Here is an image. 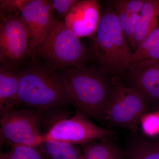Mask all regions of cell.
<instances>
[{"label":"cell","instance_id":"1","mask_svg":"<svg viewBox=\"0 0 159 159\" xmlns=\"http://www.w3.org/2000/svg\"><path fill=\"white\" fill-rule=\"evenodd\" d=\"M19 73L17 104L41 114L72 104L61 74L54 70L34 66Z\"/></svg>","mask_w":159,"mask_h":159},{"label":"cell","instance_id":"13","mask_svg":"<svg viewBox=\"0 0 159 159\" xmlns=\"http://www.w3.org/2000/svg\"><path fill=\"white\" fill-rule=\"evenodd\" d=\"M15 69L2 66L0 68L1 116L17 104L19 73Z\"/></svg>","mask_w":159,"mask_h":159},{"label":"cell","instance_id":"27","mask_svg":"<svg viewBox=\"0 0 159 159\" xmlns=\"http://www.w3.org/2000/svg\"></svg>","mask_w":159,"mask_h":159},{"label":"cell","instance_id":"12","mask_svg":"<svg viewBox=\"0 0 159 159\" xmlns=\"http://www.w3.org/2000/svg\"><path fill=\"white\" fill-rule=\"evenodd\" d=\"M159 0H145L133 35L131 46L134 48L159 27Z\"/></svg>","mask_w":159,"mask_h":159},{"label":"cell","instance_id":"5","mask_svg":"<svg viewBox=\"0 0 159 159\" xmlns=\"http://www.w3.org/2000/svg\"><path fill=\"white\" fill-rule=\"evenodd\" d=\"M148 102L134 89L125 85L119 78L110 80V91L105 123L136 132Z\"/></svg>","mask_w":159,"mask_h":159},{"label":"cell","instance_id":"7","mask_svg":"<svg viewBox=\"0 0 159 159\" xmlns=\"http://www.w3.org/2000/svg\"><path fill=\"white\" fill-rule=\"evenodd\" d=\"M116 132L99 127L90 121L84 114L77 111L74 116L58 120L44 134L43 142L56 141L73 145L114 139Z\"/></svg>","mask_w":159,"mask_h":159},{"label":"cell","instance_id":"24","mask_svg":"<svg viewBox=\"0 0 159 159\" xmlns=\"http://www.w3.org/2000/svg\"><path fill=\"white\" fill-rule=\"evenodd\" d=\"M144 61H159V39L145 52L138 62Z\"/></svg>","mask_w":159,"mask_h":159},{"label":"cell","instance_id":"19","mask_svg":"<svg viewBox=\"0 0 159 159\" xmlns=\"http://www.w3.org/2000/svg\"><path fill=\"white\" fill-rule=\"evenodd\" d=\"M159 39V26L140 43L135 51L133 53L126 64V69L129 66L138 63L142 56Z\"/></svg>","mask_w":159,"mask_h":159},{"label":"cell","instance_id":"6","mask_svg":"<svg viewBox=\"0 0 159 159\" xmlns=\"http://www.w3.org/2000/svg\"><path fill=\"white\" fill-rule=\"evenodd\" d=\"M41 114L31 109H12L1 116V144L35 146L43 142L40 129Z\"/></svg>","mask_w":159,"mask_h":159},{"label":"cell","instance_id":"3","mask_svg":"<svg viewBox=\"0 0 159 159\" xmlns=\"http://www.w3.org/2000/svg\"><path fill=\"white\" fill-rule=\"evenodd\" d=\"M34 51L52 69L86 68V51L80 38L55 18L46 37Z\"/></svg>","mask_w":159,"mask_h":159},{"label":"cell","instance_id":"9","mask_svg":"<svg viewBox=\"0 0 159 159\" xmlns=\"http://www.w3.org/2000/svg\"><path fill=\"white\" fill-rule=\"evenodd\" d=\"M53 10L51 1L47 0H29L22 10L30 34V54L46 37L54 18Z\"/></svg>","mask_w":159,"mask_h":159},{"label":"cell","instance_id":"26","mask_svg":"<svg viewBox=\"0 0 159 159\" xmlns=\"http://www.w3.org/2000/svg\"><path fill=\"white\" fill-rule=\"evenodd\" d=\"M78 159H80V156L79 157V158H78Z\"/></svg>","mask_w":159,"mask_h":159},{"label":"cell","instance_id":"14","mask_svg":"<svg viewBox=\"0 0 159 159\" xmlns=\"http://www.w3.org/2000/svg\"><path fill=\"white\" fill-rule=\"evenodd\" d=\"M113 139L81 145L84 154L87 159H125V151L116 144Z\"/></svg>","mask_w":159,"mask_h":159},{"label":"cell","instance_id":"4","mask_svg":"<svg viewBox=\"0 0 159 159\" xmlns=\"http://www.w3.org/2000/svg\"><path fill=\"white\" fill-rule=\"evenodd\" d=\"M93 39L94 56L101 65L114 70H123L132 54L112 5L102 11Z\"/></svg>","mask_w":159,"mask_h":159},{"label":"cell","instance_id":"16","mask_svg":"<svg viewBox=\"0 0 159 159\" xmlns=\"http://www.w3.org/2000/svg\"><path fill=\"white\" fill-rule=\"evenodd\" d=\"M125 154V159H159V148L145 138H138L131 141Z\"/></svg>","mask_w":159,"mask_h":159},{"label":"cell","instance_id":"15","mask_svg":"<svg viewBox=\"0 0 159 159\" xmlns=\"http://www.w3.org/2000/svg\"><path fill=\"white\" fill-rule=\"evenodd\" d=\"M39 146L46 159H78L81 154L75 145L66 142L48 141Z\"/></svg>","mask_w":159,"mask_h":159},{"label":"cell","instance_id":"20","mask_svg":"<svg viewBox=\"0 0 159 159\" xmlns=\"http://www.w3.org/2000/svg\"><path fill=\"white\" fill-rule=\"evenodd\" d=\"M29 0H1L0 16L21 13Z\"/></svg>","mask_w":159,"mask_h":159},{"label":"cell","instance_id":"2","mask_svg":"<svg viewBox=\"0 0 159 159\" xmlns=\"http://www.w3.org/2000/svg\"><path fill=\"white\" fill-rule=\"evenodd\" d=\"M61 74L72 104L87 117L105 123L110 80L86 68H66Z\"/></svg>","mask_w":159,"mask_h":159},{"label":"cell","instance_id":"10","mask_svg":"<svg viewBox=\"0 0 159 159\" xmlns=\"http://www.w3.org/2000/svg\"><path fill=\"white\" fill-rule=\"evenodd\" d=\"M101 15L99 1H78L67 15L63 23L80 38L90 37L97 32Z\"/></svg>","mask_w":159,"mask_h":159},{"label":"cell","instance_id":"8","mask_svg":"<svg viewBox=\"0 0 159 159\" xmlns=\"http://www.w3.org/2000/svg\"><path fill=\"white\" fill-rule=\"evenodd\" d=\"M0 17L1 66L16 69L27 55L30 54L29 29L21 13Z\"/></svg>","mask_w":159,"mask_h":159},{"label":"cell","instance_id":"11","mask_svg":"<svg viewBox=\"0 0 159 159\" xmlns=\"http://www.w3.org/2000/svg\"><path fill=\"white\" fill-rule=\"evenodd\" d=\"M130 88L148 102L159 99V61H144L129 66Z\"/></svg>","mask_w":159,"mask_h":159},{"label":"cell","instance_id":"25","mask_svg":"<svg viewBox=\"0 0 159 159\" xmlns=\"http://www.w3.org/2000/svg\"><path fill=\"white\" fill-rule=\"evenodd\" d=\"M0 159H8L6 153H1V156H0Z\"/></svg>","mask_w":159,"mask_h":159},{"label":"cell","instance_id":"22","mask_svg":"<svg viewBox=\"0 0 159 159\" xmlns=\"http://www.w3.org/2000/svg\"><path fill=\"white\" fill-rule=\"evenodd\" d=\"M145 2V0H116L112 1L111 3L125 11L139 14Z\"/></svg>","mask_w":159,"mask_h":159},{"label":"cell","instance_id":"23","mask_svg":"<svg viewBox=\"0 0 159 159\" xmlns=\"http://www.w3.org/2000/svg\"><path fill=\"white\" fill-rule=\"evenodd\" d=\"M77 0H53L51 1L53 10L57 12L60 18L65 19L74 5Z\"/></svg>","mask_w":159,"mask_h":159},{"label":"cell","instance_id":"21","mask_svg":"<svg viewBox=\"0 0 159 159\" xmlns=\"http://www.w3.org/2000/svg\"><path fill=\"white\" fill-rule=\"evenodd\" d=\"M144 134L152 136L159 132V114H145L141 120Z\"/></svg>","mask_w":159,"mask_h":159},{"label":"cell","instance_id":"17","mask_svg":"<svg viewBox=\"0 0 159 159\" xmlns=\"http://www.w3.org/2000/svg\"><path fill=\"white\" fill-rule=\"evenodd\" d=\"M112 5L126 42L131 46L133 35L140 13L129 12L118 6Z\"/></svg>","mask_w":159,"mask_h":159},{"label":"cell","instance_id":"18","mask_svg":"<svg viewBox=\"0 0 159 159\" xmlns=\"http://www.w3.org/2000/svg\"><path fill=\"white\" fill-rule=\"evenodd\" d=\"M6 153L8 159H46L39 145L31 146L16 145Z\"/></svg>","mask_w":159,"mask_h":159}]
</instances>
